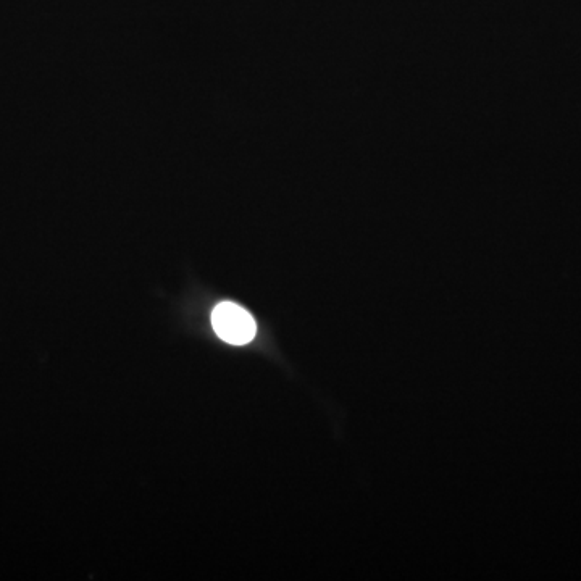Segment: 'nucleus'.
<instances>
[{
    "label": "nucleus",
    "instance_id": "f257e3e1",
    "mask_svg": "<svg viewBox=\"0 0 581 581\" xmlns=\"http://www.w3.org/2000/svg\"><path fill=\"white\" fill-rule=\"evenodd\" d=\"M212 327L225 343L243 346L257 333L254 317L235 302H222L212 312Z\"/></svg>",
    "mask_w": 581,
    "mask_h": 581
}]
</instances>
